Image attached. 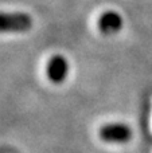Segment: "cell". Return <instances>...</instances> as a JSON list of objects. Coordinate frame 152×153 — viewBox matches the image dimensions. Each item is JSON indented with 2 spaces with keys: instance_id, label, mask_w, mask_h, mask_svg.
Segmentation results:
<instances>
[{
  "instance_id": "6da1fadb",
  "label": "cell",
  "mask_w": 152,
  "mask_h": 153,
  "mask_svg": "<svg viewBox=\"0 0 152 153\" xmlns=\"http://www.w3.org/2000/svg\"><path fill=\"white\" fill-rule=\"evenodd\" d=\"M32 27V19L23 12H0V32H26Z\"/></svg>"
},
{
  "instance_id": "7a4b0ae2",
  "label": "cell",
  "mask_w": 152,
  "mask_h": 153,
  "mask_svg": "<svg viewBox=\"0 0 152 153\" xmlns=\"http://www.w3.org/2000/svg\"><path fill=\"white\" fill-rule=\"evenodd\" d=\"M100 137L107 143H127L132 137V130L123 124H112L100 129Z\"/></svg>"
},
{
  "instance_id": "3957f363",
  "label": "cell",
  "mask_w": 152,
  "mask_h": 153,
  "mask_svg": "<svg viewBox=\"0 0 152 153\" xmlns=\"http://www.w3.org/2000/svg\"><path fill=\"white\" fill-rule=\"evenodd\" d=\"M69 73V63L62 55H54L47 63V75L51 82L61 83Z\"/></svg>"
},
{
  "instance_id": "277c9868",
  "label": "cell",
  "mask_w": 152,
  "mask_h": 153,
  "mask_svg": "<svg viewBox=\"0 0 152 153\" xmlns=\"http://www.w3.org/2000/svg\"><path fill=\"white\" fill-rule=\"evenodd\" d=\"M98 27L102 34H116L123 27V18L115 11H108V12L101 15V18L98 20Z\"/></svg>"
}]
</instances>
